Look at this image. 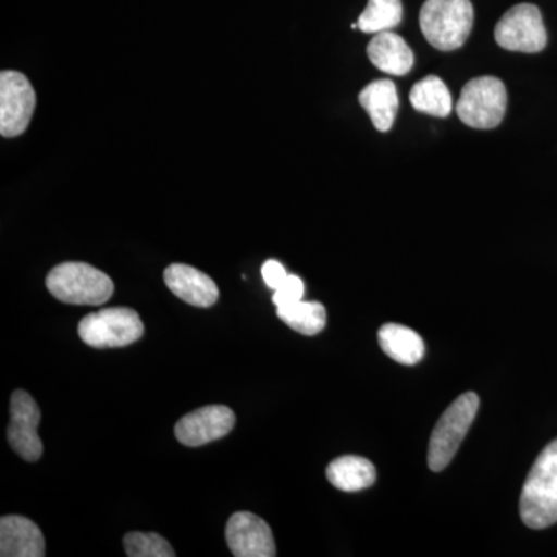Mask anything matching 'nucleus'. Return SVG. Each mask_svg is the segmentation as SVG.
<instances>
[{
	"label": "nucleus",
	"instance_id": "5",
	"mask_svg": "<svg viewBox=\"0 0 557 557\" xmlns=\"http://www.w3.org/2000/svg\"><path fill=\"white\" fill-rule=\"evenodd\" d=\"M505 84L496 76L469 81L456 104L458 119L472 129H494L507 112Z\"/></svg>",
	"mask_w": 557,
	"mask_h": 557
},
{
	"label": "nucleus",
	"instance_id": "14",
	"mask_svg": "<svg viewBox=\"0 0 557 557\" xmlns=\"http://www.w3.org/2000/svg\"><path fill=\"white\" fill-rule=\"evenodd\" d=\"M370 62L392 76L408 75L413 67V51L401 36L394 32L376 33L368 46Z\"/></svg>",
	"mask_w": 557,
	"mask_h": 557
},
{
	"label": "nucleus",
	"instance_id": "12",
	"mask_svg": "<svg viewBox=\"0 0 557 557\" xmlns=\"http://www.w3.org/2000/svg\"><path fill=\"white\" fill-rule=\"evenodd\" d=\"M164 284L189 306L207 309L219 300L218 284L203 271L185 263H172L168 267L164 270Z\"/></svg>",
	"mask_w": 557,
	"mask_h": 557
},
{
	"label": "nucleus",
	"instance_id": "9",
	"mask_svg": "<svg viewBox=\"0 0 557 557\" xmlns=\"http://www.w3.org/2000/svg\"><path fill=\"white\" fill-rule=\"evenodd\" d=\"M40 409L30 394L14 391L11 395L9 443L25 461H38L42 456V442L38 434Z\"/></svg>",
	"mask_w": 557,
	"mask_h": 557
},
{
	"label": "nucleus",
	"instance_id": "21",
	"mask_svg": "<svg viewBox=\"0 0 557 557\" xmlns=\"http://www.w3.org/2000/svg\"><path fill=\"white\" fill-rule=\"evenodd\" d=\"M124 549L129 557H174L170 542L157 533H129L124 536Z\"/></svg>",
	"mask_w": 557,
	"mask_h": 557
},
{
	"label": "nucleus",
	"instance_id": "20",
	"mask_svg": "<svg viewBox=\"0 0 557 557\" xmlns=\"http://www.w3.org/2000/svg\"><path fill=\"white\" fill-rule=\"evenodd\" d=\"M403 21L401 0H369L357 22L362 33L392 32Z\"/></svg>",
	"mask_w": 557,
	"mask_h": 557
},
{
	"label": "nucleus",
	"instance_id": "15",
	"mask_svg": "<svg viewBox=\"0 0 557 557\" xmlns=\"http://www.w3.org/2000/svg\"><path fill=\"white\" fill-rule=\"evenodd\" d=\"M359 104L369 113L376 131H391L399 106L397 86L391 79L373 81L359 94Z\"/></svg>",
	"mask_w": 557,
	"mask_h": 557
},
{
	"label": "nucleus",
	"instance_id": "2",
	"mask_svg": "<svg viewBox=\"0 0 557 557\" xmlns=\"http://www.w3.org/2000/svg\"><path fill=\"white\" fill-rule=\"evenodd\" d=\"M47 288L61 302L70 306H101L112 298V278L89 263L65 262L47 276Z\"/></svg>",
	"mask_w": 557,
	"mask_h": 557
},
{
	"label": "nucleus",
	"instance_id": "4",
	"mask_svg": "<svg viewBox=\"0 0 557 557\" xmlns=\"http://www.w3.org/2000/svg\"><path fill=\"white\" fill-rule=\"evenodd\" d=\"M479 406L478 394L468 392L460 395L440 417L429 442L428 463L432 471L440 472L448 467L474 423Z\"/></svg>",
	"mask_w": 557,
	"mask_h": 557
},
{
	"label": "nucleus",
	"instance_id": "18",
	"mask_svg": "<svg viewBox=\"0 0 557 557\" xmlns=\"http://www.w3.org/2000/svg\"><path fill=\"white\" fill-rule=\"evenodd\" d=\"M410 104L421 113L445 119L453 112V97L448 86L438 76H426L418 81L410 90Z\"/></svg>",
	"mask_w": 557,
	"mask_h": 557
},
{
	"label": "nucleus",
	"instance_id": "19",
	"mask_svg": "<svg viewBox=\"0 0 557 557\" xmlns=\"http://www.w3.org/2000/svg\"><path fill=\"white\" fill-rule=\"evenodd\" d=\"M277 317L288 327L306 336L318 335L327 324L325 307L319 302H307V300L277 307Z\"/></svg>",
	"mask_w": 557,
	"mask_h": 557
},
{
	"label": "nucleus",
	"instance_id": "1",
	"mask_svg": "<svg viewBox=\"0 0 557 557\" xmlns=\"http://www.w3.org/2000/svg\"><path fill=\"white\" fill-rule=\"evenodd\" d=\"M520 518L533 530L557 522V440L534 461L520 496Z\"/></svg>",
	"mask_w": 557,
	"mask_h": 557
},
{
	"label": "nucleus",
	"instance_id": "16",
	"mask_svg": "<svg viewBox=\"0 0 557 557\" xmlns=\"http://www.w3.org/2000/svg\"><path fill=\"white\" fill-rule=\"evenodd\" d=\"M327 479L341 491L357 493V491L368 490L375 483L376 469L368 458L344 456L329 465Z\"/></svg>",
	"mask_w": 557,
	"mask_h": 557
},
{
	"label": "nucleus",
	"instance_id": "10",
	"mask_svg": "<svg viewBox=\"0 0 557 557\" xmlns=\"http://www.w3.org/2000/svg\"><path fill=\"white\" fill-rule=\"evenodd\" d=\"M236 424V416L228 406H205L194 410L175 424V437L182 445L199 448L226 437Z\"/></svg>",
	"mask_w": 557,
	"mask_h": 557
},
{
	"label": "nucleus",
	"instance_id": "3",
	"mask_svg": "<svg viewBox=\"0 0 557 557\" xmlns=\"http://www.w3.org/2000/svg\"><path fill=\"white\" fill-rule=\"evenodd\" d=\"M474 25L471 0H426L420 11V27L432 47L442 51L460 49Z\"/></svg>",
	"mask_w": 557,
	"mask_h": 557
},
{
	"label": "nucleus",
	"instance_id": "13",
	"mask_svg": "<svg viewBox=\"0 0 557 557\" xmlns=\"http://www.w3.org/2000/svg\"><path fill=\"white\" fill-rule=\"evenodd\" d=\"M0 556H46V539L42 531L24 516H3L0 519Z\"/></svg>",
	"mask_w": 557,
	"mask_h": 557
},
{
	"label": "nucleus",
	"instance_id": "17",
	"mask_svg": "<svg viewBox=\"0 0 557 557\" xmlns=\"http://www.w3.org/2000/svg\"><path fill=\"white\" fill-rule=\"evenodd\" d=\"M379 339L384 354L399 364L413 366L423 358V338L405 325H383L379 332Z\"/></svg>",
	"mask_w": 557,
	"mask_h": 557
},
{
	"label": "nucleus",
	"instance_id": "7",
	"mask_svg": "<svg viewBox=\"0 0 557 557\" xmlns=\"http://www.w3.org/2000/svg\"><path fill=\"white\" fill-rule=\"evenodd\" d=\"M494 36L502 49L539 53L547 47V30L541 10L533 3L512 7L497 22Z\"/></svg>",
	"mask_w": 557,
	"mask_h": 557
},
{
	"label": "nucleus",
	"instance_id": "22",
	"mask_svg": "<svg viewBox=\"0 0 557 557\" xmlns=\"http://www.w3.org/2000/svg\"><path fill=\"white\" fill-rule=\"evenodd\" d=\"M304 293H306V285H304L302 278L295 274H288L284 284L274 292L273 304L276 307H282L298 302V300H302Z\"/></svg>",
	"mask_w": 557,
	"mask_h": 557
},
{
	"label": "nucleus",
	"instance_id": "11",
	"mask_svg": "<svg viewBox=\"0 0 557 557\" xmlns=\"http://www.w3.org/2000/svg\"><path fill=\"white\" fill-rule=\"evenodd\" d=\"M226 544L236 557L276 556V544L269 523L248 511L231 516L226 523Z\"/></svg>",
	"mask_w": 557,
	"mask_h": 557
},
{
	"label": "nucleus",
	"instance_id": "23",
	"mask_svg": "<svg viewBox=\"0 0 557 557\" xmlns=\"http://www.w3.org/2000/svg\"><path fill=\"white\" fill-rule=\"evenodd\" d=\"M262 277L265 281V284L269 285L271 289H276L284 284L285 278L288 277L287 270L284 269L281 262L277 260H267L262 267Z\"/></svg>",
	"mask_w": 557,
	"mask_h": 557
},
{
	"label": "nucleus",
	"instance_id": "6",
	"mask_svg": "<svg viewBox=\"0 0 557 557\" xmlns=\"http://www.w3.org/2000/svg\"><path fill=\"white\" fill-rule=\"evenodd\" d=\"M145 333L137 311L126 307L87 314L78 325L81 341L94 348L126 347L137 343Z\"/></svg>",
	"mask_w": 557,
	"mask_h": 557
},
{
	"label": "nucleus",
	"instance_id": "8",
	"mask_svg": "<svg viewBox=\"0 0 557 557\" xmlns=\"http://www.w3.org/2000/svg\"><path fill=\"white\" fill-rule=\"evenodd\" d=\"M36 108V94L27 76L13 70L0 75V134L20 137L27 131Z\"/></svg>",
	"mask_w": 557,
	"mask_h": 557
}]
</instances>
